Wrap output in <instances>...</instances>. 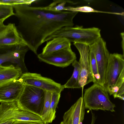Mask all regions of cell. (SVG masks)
<instances>
[{"instance_id":"cell-27","label":"cell","mask_w":124,"mask_h":124,"mask_svg":"<svg viewBox=\"0 0 124 124\" xmlns=\"http://www.w3.org/2000/svg\"><path fill=\"white\" fill-rule=\"evenodd\" d=\"M14 121H8L0 123V124H12Z\"/></svg>"},{"instance_id":"cell-1","label":"cell","mask_w":124,"mask_h":124,"mask_svg":"<svg viewBox=\"0 0 124 124\" xmlns=\"http://www.w3.org/2000/svg\"><path fill=\"white\" fill-rule=\"evenodd\" d=\"M12 6L18 21L17 29L29 49L36 54L48 37L63 27L73 26V19L78 13L53 11L46 6L25 4Z\"/></svg>"},{"instance_id":"cell-4","label":"cell","mask_w":124,"mask_h":124,"mask_svg":"<svg viewBox=\"0 0 124 124\" xmlns=\"http://www.w3.org/2000/svg\"><path fill=\"white\" fill-rule=\"evenodd\" d=\"M44 99V90L32 86L24 85L17 101L22 110L41 117L43 109Z\"/></svg>"},{"instance_id":"cell-7","label":"cell","mask_w":124,"mask_h":124,"mask_svg":"<svg viewBox=\"0 0 124 124\" xmlns=\"http://www.w3.org/2000/svg\"><path fill=\"white\" fill-rule=\"evenodd\" d=\"M19 78L24 85L32 86L44 91L61 93L64 88L63 85L39 74L28 72L23 73Z\"/></svg>"},{"instance_id":"cell-19","label":"cell","mask_w":124,"mask_h":124,"mask_svg":"<svg viewBox=\"0 0 124 124\" xmlns=\"http://www.w3.org/2000/svg\"><path fill=\"white\" fill-rule=\"evenodd\" d=\"M89 64L94 84H99L100 76L94 54L93 51L89 48Z\"/></svg>"},{"instance_id":"cell-8","label":"cell","mask_w":124,"mask_h":124,"mask_svg":"<svg viewBox=\"0 0 124 124\" xmlns=\"http://www.w3.org/2000/svg\"><path fill=\"white\" fill-rule=\"evenodd\" d=\"M38 57L41 61L62 68L68 66L76 59L71 46L47 54L41 53L38 55Z\"/></svg>"},{"instance_id":"cell-12","label":"cell","mask_w":124,"mask_h":124,"mask_svg":"<svg viewBox=\"0 0 124 124\" xmlns=\"http://www.w3.org/2000/svg\"><path fill=\"white\" fill-rule=\"evenodd\" d=\"M4 21H0V47L15 45L27 46L15 24L9 23L5 25L3 23Z\"/></svg>"},{"instance_id":"cell-5","label":"cell","mask_w":124,"mask_h":124,"mask_svg":"<svg viewBox=\"0 0 124 124\" xmlns=\"http://www.w3.org/2000/svg\"><path fill=\"white\" fill-rule=\"evenodd\" d=\"M124 80V55L117 53L110 54L103 85L110 95L118 83Z\"/></svg>"},{"instance_id":"cell-24","label":"cell","mask_w":124,"mask_h":124,"mask_svg":"<svg viewBox=\"0 0 124 124\" xmlns=\"http://www.w3.org/2000/svg\"><path fill=\"white\" fill-rule=\"evenodd\" d=\"M12 124H38L37 123L27 121H14Z\"/></svg>"},{"instance_id":"cell-14","label":"cell","mask_w":124,"mask_h":124,"mask_svg":"<svg viewBox=\"0 0 124 124\" xmlns=\"http://www.w3.org/2000/svg\"><path fill=\"white\" fill-rule=\"evenodd\" d=\"M85 109L82 96L64 113L63 121L64 124H81L84 119Z\"/></svg>"},{"instance_id":"cell-6","label":"cell","mask_w":124,"mask_h":124,"mask_svg":"<svg viewBox=\"0 0 124 124\" xmlns=\"http://www.w3.org/2000/svg\"><path fill=\"white\" fill-rule=\"evenodd\" d=\"M29 49L27 46L15 45L0 47V65L10 63L20 68L23 73L28 72L24 62Z\"/></svg>"},{"instance_id":"cell-2","label":"cell","mask_w":124,"mask_h":124,"mask_svg":"<svg viewBox=\"0 0 124 124\" xmlns=\"http://www.w3.org/2000/svg\"><path fill=\"white\" fill-rule=\"evenodd\" d=\"M101 30L95 27L84 28L82 26H66L56 31L47 38L45 42L58 37L66 38L70 42L86 45L89 46L93 44L101 37Z\"/></svg>"},{"instance_id":"cell-22","label":"cell","mask_w":124,"mask_h":124,"mask_svg":"<svg viewBox=\"0 0 124 124\" xmlns=\"http://www.w3.org/2000/svg\"><path fill=\"white\" fill-rule=\"evenodd\" d=\"M45 99L44 106L42 114L41 116L43 121H45L47 113L49 109L51 102L52 94L53 92L49 91H44Z\"/></svg>"},{"instance_id":"cell-20","label":"cell","mask_w":124,"mask_h":124,"mask_svg":"<svg viewBox=\"0 0 124 124\" xmlns=\"http://www.w3.org/2000/svg\"><path fill=\"white\" fill-rule=\"evenodd\" d=\"M67 11L77 12H81L84 13H101L116 14L115 12L99 11L94 9L91 7L87 6H80L76 7L68 6L67 8Z\"/></svg>"},{"instance_id":"cell-9","label":"cell","mask_w":124,"mask_h":124,"mask_svg":"<svg viewBox=\"0 0 124 124\" xmlns=\"http://www.w3.org/2000/svg\"><path fill=\"white\" fill-rule=\"evenodd\" d=\"M93 51L100 76L99 84L103 86L105 81V74L110 54L106 42L101 37L89 46Z\"/></svg>"},{"instance_id":"cell-11","label":"cell","mask_w":124,"mask_h":124,"mask_svg":"<svg viewBox=\"0 0 124 124\" xmlns=\"http://www.w3.org/2000/svg\"><path fill=\"white\" fill-rule=\"evenodd\" d=\"M0 102V123L8 121H26L28 119V112L21 109L17 101Z\"/></svg>"},{"instance_id":"cell-29","label":"cell","mask_w":124,"mask_h":124,"mask_svg":"<svg viewBox=\"0 0 124 124\" xmlns=\"http://www.w3.org/2000/svg\"><path fill=\"white\" fill-rule=\"evenodd\" d=\"M48 124V123H44L43 124Z\"/></svg>"},{"instance_id":"cell-21","label":"cell","mask_w":124,"mask_h":124,"mask_svg":"<svg viewBox=\"0 0 124 124\" xmlns=\"http://www.w3.org/2000/svg\"><path fill=\"white\" fill-rule=\"evenodd\" d=\"M12 6L0 4V21L5 20L9 17L15 15Z\"/></svg>"},{"instance_id":"cell-23","label":"cell","mask_w":124,"mask_h":124,"mask_svg":"<svg viewBox=\"0 0 124 124\" xmlns=\"http://www.w3.org/2000/svg\"><path fill=\"white\" fill-rule=\"evenodd\" d=\"M37 0H0V4L13 6L14 5L25 4L31 5Z\"/></svg>"},{"instance_id":"cell-25","label":"cell","mask_w":124,"mask_h":124,"mask_svg":"<svg viewBox=\"0 0 124 124\" xmlns=\"http://www.w3.org/2000/svg\"><path fill=\"white\" fill-rule=\"evenodd\" d=\"M122 38V47L123 51V54L124 55V32H122L120 34Z\"/></svg>"},{"instance_id":"cell-13","label":"cell","mask_w":124,"mask_h":124,"mask_svg":"<svg viewBox=\"0 0 124 124\" xmlns=\"http://www.w3.org/2000/svg\"><path fill=\"white\" fill-rule=\"evenodd\" d=\"M24 85L19 78L0 85V102L17 101Z\"/></svg>"},{"instance_id":"cell-26","label":"cell","mask_w":124,"mask_h":124,"mask_svg":"<svg viewBox=\"0 0 124 124\" xmlns=\"http://www.w3.org/2000/svg\"><path fill=\"white\" fill-rule=\"evenodd\" d=\"M91 113L92 117L91 124H94L96 119L95 117L94 114L92 112Z\"/></svg>"},{"instance_id":"cell-10","label":"cell","mask_w":124,"mask_h":124,"mask_svg":"<svg viewBox=\"0 0 124 124\" xmlns=\"http://www.w3.org/2000/svg\"><path fill=\"white\" fill-rule=\"evenodd\" d=\"M73 44L80 54L78 62L80 70L79 83L81 88H83L86 85L93 82L89 64V47L88 46L84 44L73 43Z\"/></svg>"},{"instance_id":"cell-3","label":"cell","mask_w":124,"mask_h":124,"mask_svg":"<svg viewBox=\"0 0 124 124\" xmlns=\"http://www.w3.org/2000/svg\"><path fill=\"white\" fill-rule=\"evenodd\" d=\"M83 98L85 109L115 111V105L110 100L108 92L99 84L94 83L86 89Z\"/></svg>"},{"instance_id":"cell-18","label":"cell","mask_w":124,"mask_h":124,"mask_svg":"<svg viewBox=\"0 0 124 124\" xmlns=\"http://www.w3.org/2000/svg\"><path fill=\"white\" fill-rule=\"evenodd\" d=\"M61 93L55 92L52 93L51 102L44 123H51L54 119L56 117V109L59 101Z\"/></svg>"},{"instance_id":"cell-15","label":"cell","mask_w":124,"mask_h":124,"mask_svg":"<svg viewBox=\"0 0 124 124\" xmlns=\"http://www.w3.org/2000/svg\"><path fill=\"white\" fill-rule=\"evenodd\" d=\"M23 74L21 69L13 65H0V85L19 78Z\"/></svg>"},{"instance_id":"cell-28","label":"cell","mask_w":124,"mask_h":124,"mask_svg":"<svg viewBox=\"0 0 124 124\" xmlns=\"http://www.w3.org/2000/svg\"><path fill=\"white\" fill-rule=\"evenodd\" d=\"M60 124H64L63 122L62 121L61 123Z\"/></svg>"},{"instance_id":"cell-16","label":"cell","mask_w":124,"mask_h":124,"mask_svg":"<svg viewBox=\"0 0 124 124\" xmlns=\"http://www.w3.org/2000/svg\"><path fill=\"white\" fill-rule=\"evenodd\" d=\"M71 42L66 38L62 37L55 38L48 41L43 48L41 53L47 54L71 46Z\"/></svg>"},{"instance_id":"cell-17","label":"cell","mask_w":124,"mask_h":124,"mask_svg":"<svg viewBox=\"0 0 124 124\" xmlns=\"http://www.w3.org/2000/svg\"><path fill=\"white\" fill-rule=\"evenodd\" d=\"M72 65L74 68L73 73L70 78L63 85L64 88H81L79 83L80 70L78 62L76 60L72 62Z\"/></svg>"}]
</instances>
